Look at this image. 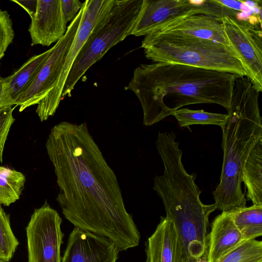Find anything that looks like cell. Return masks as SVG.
<instances>
[{
	"instance_id": "1",
	"label": "cell",
	"mask_w": 262,
	"mask_h": 262,
	"mask_svg": "<svg viewBox=\"0 0 262 262\" xmlns=\"http://www.w3.org/2000/svg\"><path fill=\"white\" fill-rule=\"evenodd\" d=\"M46 147L65 218L75 227L107 238L119 251L138 246L140 233L126 210L117 177L86 123L56 124Z\"/></svg>"
},
{
	"instance_id": "2",
	"label": "cell",
	"mask_w": 262,
	"mask_h": 262,
	"mask_svg": "<svg viewBox=\"0 0 262 262\" xmlns=\"http://www.w3.org/2000/svg\"><path fill=\"white\" fill-rule=\"evenodd\" d=\"M237 78L189 65L154 62L137 67L127 88L140 102L144 125L151 126L190 104L214 103L228 111Z\"/></svg>"
},
{
	"instance_id": "3",
	"label": "cell",
	"mask_w": 262,
	"mask_h": 262,
	"mask_svg": "<svg viewBox=\"0 0 262 262\" xmlns=\"http://www.w3.org/2000/svg\"><path fill=\"white\" fill-rule=\"evenodd\" d=\"M173 132H159L156 145L164 172L156 176L154 189L161 199L166 217L174 224L185 246L189 262H199L207 255L210 214L215 204L201 201L196 174L188 173L182 162V150Z\"/></svg>"
},
{
	"instance_id": "4",
	"label": "cell",
	"mask_w": 262,
	"mask_h": 262,
	"mask_svg": "<svg viewBox=\"0 0 262 262\" xmlns=\"http://www.w3.org/2000/svg\"><path fill=\"white\" fill-rule=\"evenodd\" d=\"M259 92L246 77L237 78L227 120L222 127L223 162L218 186L213 192L216 209L222 212L246 206L241 188L244 165L262 139Z\"/></svg>"
},
{
	"instance_id": "5",
	"label": "cell",
	"mask_w": 262,
	"mask_h": 262,
	"mask_svg": "<svg viewBox=\"0 0 262 262\" xmlns=\"http://www.w3.org/2000/svg\"><path fill=\"white\" fill-rule=\"evenodd\" d=\"M141 47L154 62L189 65L246 77V72L230 47L216 41L173 34L145 36Z\"/></svg>"
},
{
	"instance_id": "6",
	"label": "cell",
	"mask_w": 262,
	"mask_h": 262,
	"mask_svg": "<svg viewBox=\"0 0 262 262\" xmlns=\"http://www.w3.org/2000/svg\"><path fill=\"white\" fill-rule=\"evenodd\" d=\"M143 0H115L99 19L76 57L66 81L61 98L70 97L80 78L113 46L130 35Z\"/></svg>"
},
{
	"instance_id": "7",
	"label": "cell",
	"mask_w": 262,
	"mask_h": 262,
	"mask_svg": "<svg viewBox=\"0 0 262 262\" xmlns=\"http://www.w3.org/2000/svg\"><path fill=\"white\" fill-rule=\"evenodd\" d=\"M236 15L221 18L224 31L230 47L244 69L246 77L260 93L262 91L261 24L238 18Z\"/></svg>"
},
{
	"instance_id": "8",
	"label": "cell",
	"mask_w": 262,
	"mask_h": 262,
	"mask_svg": "<svg viewBox=\"0 0 262 262\" xmlns=\"http://www.w3.org/2000/svg\"><path fill=\"white\" fill-rule=\"evenodd\" d=\"M115 0H86L82 4V14L77 32L70 47L61 73L55 88L37 105L36 113L41 121L55 113L62 99V90L74 60L86 41L91 31Z\"/></svg>"
},
{
	"instance_id": "9",
	"label": "cell",
	"mask_w": 262,
	"mask_h": 262,
	"mask_svg": "<svg viewBox=\"0 0 262 262\" xmlns=\"http://www.w3.org/2000/svg\"><path fill=\"white\" fill-rule=\"evenodd\" d=\"M195 13L223 16L214 0H143L130 35L145 36L171 21Z\"/></svg>"
},
{
	"instance_id": "10",
	"label": "cell",
	"mask_w": 262,
	"mask_h": 262,
	"mask_svg": "<svg viewBox=\"0 0 262 262\" xmlns=\"http://www.w3.org/2000/svg\"><path fill=\"white\" fill-rule=\"evenodd\" d=\"M61 222L47 201L35 209L26 227L28 262H61Z\"/></svg>"
},
{
	"instance_id": "11",
	"label": "cell",
	"mask_w": 262,
	"mask_h": 262,
	"mask_svg": "<svg viewBox=\"0 0 262 262\" xmlns=\"http://www.w3.org/2000/svg\"><path fill=\"white\" fill-rule=\"evenodd\" d=\"M82 14L81 7L63 37L54 46L53 51L35 77L14 102L15 106H19V112L37 104L56 86Z\"/></svg>"
},
{
	"instance_id": "12",
	"label": "cell",
	"mask_w": 262,
	"mask_h": 262,
	"mask_svg": "<svg viewBox=\"0 0 262 262\" xmlns=\"http://www.w3.org/2000/svg\"><path fill=\"white\" fill-rule=\"evenodd\" d=\"M119 252L107 238L75 227L61 262H116Z\"/></svg>"
},
{
	"instance_id": "13",
	"label": "cell",
	"mask_w": 262,
	"mask_h": 262,
	"mask_svg": "<svg viewBox=\"0 0 262 262\" xmlns=\"http://www.w3.org/2000/svg\"><path fill=\"white\" fill-rule=\"evenodd\" d=\"M29 28L32 45L49 46L61 39L67 31L61 0H37L35 13Z\"/></svg>"
},
{
	"instance_id": "14",
	"label": "cell",
	"mask_w": 262,
	"mask_h": 262,
	"mask_svg": "<svg viewBox=\"0 0 262 262\" xmlns=\"http://www.w3.org/2000/svg\"><path fill=\"white\" fill-rule=\"evenodd\" d=\"M149 34L195 37L212 40L230 47L221 18L203 13L192 14L175 19Z\"/></svg>"
},
{
	"instance_id": "15",
	"label": "cell",
	"mask_w": 262,
	"mask_h": 262,
	"mask_svg": "<svg viewBox=\"0 0 262 262\" xmlns=\"http://www.w3.org/2000/svg\"><path fill=\"white\" fill-rule=\"evenodd\" d=\"M145 252V262H189L173 223L166 216H161L156 230L146 243Z\"/></svg>"
},
{
	"instance_id": "16",
	"label": "cell",
	"mask_w": 262,
	"mask_h": 262,
	"mask_svg": "<svg viewBox=\"0 0 262 262\" xmlns=\"http://www.w3.org/2000/svg\"><path fill=\"white\" fill-rule=\"evenodd\" d=\"M244 241L230 212H222L211 223L208 234L207 260L208 262H218Z\"/></svg>"
},
{
	"instance_id": "17",
	"label": "cell",
	"mask_w": 262,
	"mask_h": 262,
	"mask_svg": "<svg viewBox=\"0 0 262 262\" xmlns=\"http://www.w3.org/2000/svg\"><path fill=\"white\" fill-rule=\"evenodd\" d=\"M54 49L32 56L15 72L3 78L5 90L13 105L14 102L35 77Z\"/></svg>"
},
{
	"instance_id": "18",
	"label": "cell",
	"mask_w": 262,
	"mask_h": 262,
	"mask_svg": "<svg viewBox=\"0 0 262 262\" xmlns=\"http://www.w3.org/2000/svg\"><path fill=\"white\" fill-rule=\"evenodd\" d=\"M242 182L253 205H262V139L255 144L244 165Z\"/></svg>"
},
{
	"instance_id": "19",
	"label": "cell",
	"mask_w": 262,
	"mask_h": 262,
	"mask_svg": "<svg viewBox=\"0 0 262 262\" xmlns=\"http://www.w3.org/2000/svg\"><path fill=\"white\" fill-rule=\"evenodd\" d=\"M244 241L262 235V205L234 208L229 210Z\"/></svg>"
},
{
	"instance_id": "20",
	"label": "cell",
	"mask_w": 262,
	"mask_h": 262,
	"mask_svg": "<svg viewBox=\"0 0 262 262\" xmlns=\"http://www.w3.org/2000/svg\"><path fill=\"white\" fill-rule=\"evenodd\" d=\"M25 181L21 172L0 166V205L8 206L18 200Z\"/></svg>"
},
{
	"instance_id": "21",
	"label": "cell",
	"mask_w": 262,
	"mask_h": 262,
	"mask_svg": "<svg viewBox=\"0 0 262 262\" xmlns=\"http://www.w3.org/2000/svg\"><path fill=\"white\" fill-rule=\"evenodd\" d=\"M180 127H188L195 124L215 125L221 128L226 123L228 114L210 113L204 110L180 108L172 114Z\"/></svg>"
},
{
	"instance_id": "22",
	"label": "cell",
	"mask_w": 262,
	"mask_h": 262,
	"mask_svg": "<svg viewBox=\"0 0 262 262\" xmlns=\"http://www.w3.org/2000/svg\"><path fill=\"white\" fill-rule=\"evenodd\" d=\"M218 262H262V242L245 241Z\"/></svg>"
},
{
	"instance_id": "23",
	"label": "cell",
	"mask_w": 262,
	"mask_h": 262,
	"mask_svg": "<svg viewBox=\"0 0 262 262\" xmlns=\"http://www.w3.org/2000/svg\"><path fill=\"white\" fill-rule=\"evenodd\" d=\"M18 244L11 228L9 217L0 205V260L10 261Z\"/></svg>"
},
{
	"instance_id": "24",
	"label": "cell",
	"mask_w": 262,
	"mask_h": 262,
	"mask_svg": "<svg viewBox=\"0 0 262 262\" xmlns=\"http://www.w3.org/2000/svg\"><path fill=\"white\" fill-rule=\"evenodd\" d=\"M14 36L12 22L6 11L0 9V57L3 58L4 53L11 43Z\"/></svg>"
},
{
	"instance_id": "25",
	"label": "cell",
	"mask_w": 262,
	"mask_h": 262,
	"mask_svg": "<svg viewBox=\"0 0 262 262\" xmlns=\"http://www.w3.org/2000/svg\"><path fill=\"white\" fill-rule=\"evenodd\" d=\"M9 105L0 109V162L3 161L5 144L10 128L14 122L13 112L15 107Z\"/></svg>"
},
{
	"instance_id": "26",
	"label": "cell",
	"mask_w": 262,
	"mask_h": 262,
	"mask_svg": "<svg viewBox=\"0 0 262 262\" xmlns=\"http://www.w3.org/2000/svg\"><path fill=\"white\" fill-rule=\"evenodd\" d=\"M61 4L63 19L67 24L75 19L83 3L78 0H61Z\"/></svg>"
},
{
	"instance_id": "27",
	"label": "cell",
	"mask_w": 262,
	"mask_h": 262,
	"mask_svg": "<svg viewBox=\"0 0 262 262\" xmlns=\"http://www.w3.org/2000/svg\"><path fill=\"white\" fill-rule=\"evenodd\" d=\"M217 2L221 6L238 12H245L244 11V8L247 6L245 1H235V0H216Z\"/></svg>"
},
{
	"instance_id": "28",
	"label": "cell",
	"mask_w": 262,
	"mask_h": 262,
	"mask_svg": "<svg viewBox=\"0 0 262 262\" xmlns=\"http://www.w3.org/2000/svg\"><path fill=\"white\" fill-rule=\"evenodd\" d=\"M24 9L31 18L34 15L37 5V0L32 1H12Z\"/></svg>"
},
{
	"instance_id": "29",
	"label": "cell",
	"mask_w": 262,
	"mask_h": 262,
	"mask_svg": "<svg viewBox=\"0 0 262 262\" xmlns=\"http://www.w3.org/2000/svg\"><path fill=\"white\" fill-rule=\"evenodd\" d=\"M9 105H13L5 90L3 78H0V109Z\"/></svg>"
},
{
	"instance_id": "30",
	"label": "cell",
	"mask_w": 262,
	"mask_h": 262,
	"mask_svg": "<svg viewBox=\"0 0 262 262\" xmlns=\"http://www.w3.org/2000/svg\"><path fill=\"white\" fill-rule=\"evenodd\" d=\"M199 262H208L207 260H202L200 261Z\"/></svg>"
},
{
	"instance_id": "31",
	"label": "cell",
	"mask_w": 262,
	"mask_h": 262,
	"mask_svg": "<svg viewBox=\"0 0 262 262\" xmlns=\"http://www.w3.org/2000/svg\"><path fill=\"white\" fill-rule=\"evenodd\" d=\"M0 262H5V261L0 260Z\"/></svg>"
},
{
	"instance_id": "32",
	"label": "cell",
	"mask_w": 262,
	"mask_h": 262,
	"mask_svg": "<svg viewBox=\"0 0 262 262\" xmlns=\"http://www.w3.org/2000/svg\"><path fill=\"white\" fill-rule=\"evenodd\" d=\"M2 58L0 57V60L2 59Z\"/></svg>"
}]
</instances>
